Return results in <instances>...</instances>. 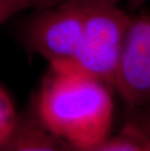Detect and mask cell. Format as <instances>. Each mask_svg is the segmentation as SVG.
<instances>
[{"label":"cell","instance_id":"7a4b0ae2","mask_svg":"<svg viewBox=\"0 0 150 151\" xmlns=\"http://www.w3.org/2000/svg\"><path fill=\"white\" fill-rule=\"evenodd\" d=\"M121 0H90L79 50L71 65L111 89L132 16L120 7Z\"/></svg>","mask_w":150,"mask_h":151},{"label":"cell","instance_id":"6da1fadb","mask_svg":"<svg viewBox=\"0 0 150 151\" xmlns=\"http://www.w3.org/2000/svg\"><path fill=\"white\" fill-rule=\"evenodd\" d=\"M111 88L71 63L53 65L41 84L35 114L72 148H86L110 137Z\"/></svg>","mask_w":150,"mask_h":151},{"label":"cell","instance_id":"5b68a950","mask_svg":"<svg viewBox=\"0 0 150 151\" xmlns=\"http://www.w3.org/2000/svg\"><path fill=\"white\" fill-rule=\"evenodd\" d=\"M71 147L55 136L33 115H19L18 123L0 151H70Z\"/></svg>","mask_w":150,"mask_h":151},{"label":"cell","instance_id":"7c38bea8","mask_svg":"<svg viewBox=\"0 0 150 151\" xmlns=\"http://www.w3.org/2000/svg\"><path fill=\"white\" fill-rule=\"evenodd\" d=\"M149 146H150V141H149Z\"/></svg>","mask_w":150,"mask_h":151},{"label":"cell","instance_id":"277c9868","mask_svg":"<svg viewBox=\"0 0 150 151\" xmlns=\"http://www.w3.org/2000/svg\"><path fill=\"white\" fill-rule=\"evenodd\" d=\"M115 90L132 105L150 102V14L131 18L118 60Z\"/></svg>","mask_w":150,"mask_h":151},{"label":"cell","instance_id":"ba28073f","mask_svg":"<svg viewBox=\"0 0 150 151\" xmlns=\"http://www.w3.org/2000/svg\"><path fill=\"white\" fill-rule=\"evenodd\" d=\"M35 8L30 0H0V27L14 16Z\"/></svg>","mask_w":150,"mask_h":151},{"label":"cell","instance_id":"8fae6325","mask_svg":"<svg viewBox=\"0 0 150 151\" xmlns=\"http://www.w3.org/2000/svg\"><path fill=\"white\" fill-rule=\"evenodd\" d=\"M142 151H150V146H149V141H148V144L146 145V147Z\"/></svg>","mask_w":150,"mask_h":151},{"label":"cell","instance_id":"9c48e42d","mask_svg":"<svg viewBox=\"0 0 150 151\" xmlns=\"http://www.w3.org/2000/svg\"><path fill=\"white\" fill-rule=\"evenodd\" d=\"M30 1L33 3L34 7L36 9H41V8H45V7H49V6L55 5L60 1H63V0H30Z\"/></svg>","mask_w":150,"mask_h":151},{"label":"cell","instance_id":"52a82bcc","mask_svg":"<svg viewBox=\"0 0 150 151\" xmlns=\"http://www.w3.org/2000/svg\"><path fill=\"white\" fill-rule=\"evenodd\" d=\"M18 120L19 115L11 98L0 87V146L11 136Z\"/></svg>","mask_w":150,"mask_h":151},{"label":"cell","instance_id":"8992f818","mask_svg":"<svg viewBox=\"0 0 150 151\" xmlns=\"http://www.w3.org/2000/svg\"><path fill=\"white\" fill-rule=\"evenodd\" d=\"M148 144L135 131L127 130L103 142L86 148H72L70 151H142Z\"/></svg>","mask_w":150,"mask_h":151},{"label":"cell","instance_id":"3957f363","mask_svg":"<svg viewBox=\"0 0 150 151\" xmlns=\"http://www.w3.org/2000/svg\"><path fill=\"white\" fill-rule=\"evenodd\" d=\"M90 0H63L37 9L24 28L29 51L49 65L72 63L80 47Z\"/></svg>","mask_w":150,"mask_h":151},{"label":"cell","instance_id":"30bf717a","mask_svg":"<svg viewBox=\"0 0 150 151\" xmlns=\"http://www.w3.org/2000/svg\"><path fill=\"white\" fill-rule=\"evenodd\" d=\"M148 0H121V2H125L127 3L130 7H132L133 9H138L140 6H142L144 3L147 2Z\"/></svg>","mask_w":150,"mask_h":151}]
</instances>
